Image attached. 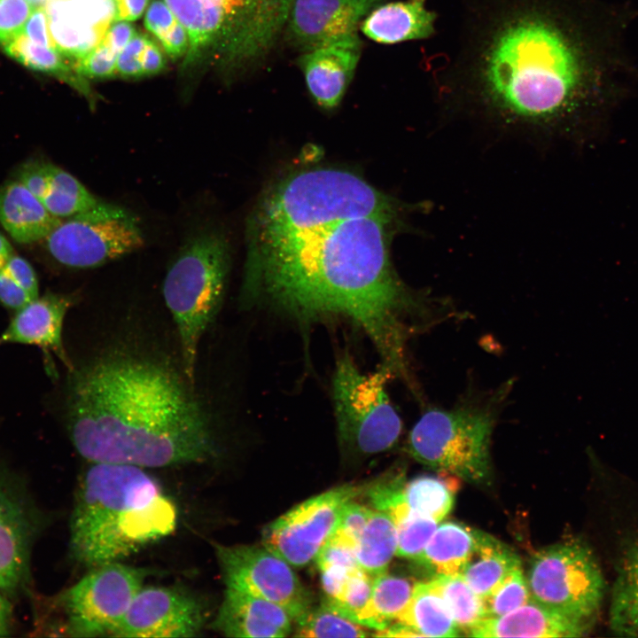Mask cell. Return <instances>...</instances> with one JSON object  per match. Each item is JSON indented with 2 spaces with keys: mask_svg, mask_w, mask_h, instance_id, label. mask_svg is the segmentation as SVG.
Wrapping results in <instances>:
<instances>
[{
  "mask_svg": "<svg viewBox=\"0 0 638 638\" xmlns=\"http://www.w3.org/2000/svg\"><path fill=\"white\" fill-rule=\"evenodd\" d=\"M54 48L73 65L95 48L114 21L113 0H48Z\"/></svg>",
  "mask_w": 638,
  "mask_h": 638,
  "instance_id": "obj_18",
  "label": "cell"
},
{
  "mask_svg": "<svg viewBox=\"0 0 638 638\" xmlns=\"http://www.w3.org/2000/svg\"><path fill=\"white\" fill-rule=\"evenodd\" d=\"M431 580L447 603L459 631L468 635L486 618L482 599L461 575L440 576Z\"/></svg>",
  "mask_w": 638,
  "mask_h": 638,
  "instance_id": "obj_32",
  "label": "cell"
},
{
  "mask_svg": "<svg viewBox=\"0 0 638 638\" xmlns=\"http://www.w3.org/2000/svg\"><path fill=\"white\" fill-rule=\"evenodd\" d=\"M230 265L224 235L203 229L184 242L165 276L163 298L175 324L185 371L193 381L199 344L220 310Z\"/></svg>",
  "mask_w": 638,
  "mask_h": 638,
  "instance_id": "obj_6",
  "label": "cell"
},
{
  "mask_svg": "<svg viewBox=\"0 0 638 638\" xmlns=\"http://www.w3.org/2000/svg\"><path fill=\"white\" fill-rule=\"evenodd\" d=\"M405 501L414 515L441 522L454 504L452 490L439 478L420 476L406 482Z\"/></svg>",
  "mask_w": 638,
  "mask_h": 638,
  "instance_id": "obj_33",
  "label": "cell"
},
{
  "mask_svg": "<svg viewBox=\"0 0 638 638\" xmlns=\"http://www.w3.org/2000/svg\"><path fill=\"white\" fill-rule=\"evenodd\" d=\"M1 343H2V342H1V340H0V344H1Z\"/></svg>",
  "mask_w": 638,
  "mask_h": 638,
  "instance_id": "obj_52",
  "label": "cell"
},
{
  "mask_svg": "<svg viewBox=\"0 0 638 638\" xmlns=\"http://www.w3.org/2000/svg\"><path fill=\"white\" fill-rule=\"evenodd\" d=\"M414 585L386 572L373 577L370 606V628L383 630L397 621L412 596Z\"/></svg>",
  "mask_w": 638,
  "mask_h": 638,
  "instance_id": "obj_30",
  "label": "cell"
},
{
  "mask_svg": "<svg viewBox=\"0 0 638 638\" xmlns=\"http://www.w3.org/2000/svg\"><path fill=\"white\" fill-rule=\"evenodd\" d=\"M45 239L54 260L75 269L105 265L142 248L145 241L133 213L101 200L61 221Z\"/></svg>",
  "mask_w": 638,
  "mask_h": 638,
  "instance_id": "obj_10",
  "label": "cell"
},
{
  "mask_svg": "<svg viewBox=\"0 0 638 638\" xmlns=\"http://www.w3.org/2000/svg\"><path fill=\"white\" fill-rule=\"evenodd\" d=\"M398 548L397 527L385 511L372 509L356 545L358 566L371 577L387 571Z\"/></svg>",
  "mask_w": 638,
  "mask_h": 638,
  "instance_id": "obj_29",
  "label": "cell"
},
{
  "mask_svg": "<svg viewBox=\"0 0 638 638\" xmlns=\"http://www.w3.org/2000/svg\"><path fill=\"white\" fill-rule=\"evenodd\" d=\"M292 620L280 606L226 587L213 628L229 637L280 638L289 635Z\"/></svg>",
  "mask_w": 638,
  "mask_h": 638,
  "instance_id": "obj_20",
  "label": "cell"
},
{
  "mask_svg": "<svg viewBox=\"0 0 638 638\" xmlns=\"http://www.w3.org/2000/svg\"><path fill=\"white\" fill-rule=\"evenodd\" d=\"M393 377L383 364L377 371L364 373L348 353L337 361L333 402L338 440L346 453L367 458L397 443L402 422L386 393Z\"/></svg>",
  "mask_w": 638,
  "mask_h": 638,
  "instance_id": "obj_8",
  "label": "cell"
},
{
  "mask_svg": "<svg viewBox=\"0 0 638 638\" xmlns=\"http://www.w3.org/2000/svg\"><path fill=\"white\" fill-rule=\"evenodd\" d=\"M505 390L484 401L427 410L410 431L408 454L438 471L476 485L488 484L491 436Z\"/></svg>",
  "mask_w": 638,
  "mask_h": 638,
  "instance_id": "obj_7",
  "label": "cell"
},
{
  "mask_svg": "<svg viewBox=\"0 0 638 638\" xmlns=\"http://www.w3.org/2000/svg\"><path fill=\"white\" fill-rule=\"evenodd\" d=\"M400 210L359 175L303 173L248 226L242 305H264L300 323L344 317L373 342L383 365L409 380L410 335L440 319L446 305L398 276L389 247Z\"/></svg>",
  "mask_w": 638,
  "mask_h": 638,
  "instance_id": "obj_1",
  "label": "cell"
},
{
  "mask_svg": "<svg viewBox=\"0 0 638 638\" xmlns=\"http://www.w3.org/2000/svg\"><path fill=\"white\" fill-rule=\"evenodd\" d=\"M354 500H352L346 505L338 528L334 533L356 548L372 509L358 503Z\"/></svg>",
  "mask_w": 638,
  "mask_h": 638,
  "instance_id": "obj_43",
  "label": "cell"
},
{
  "mask_svg": "<svg viewBox=\"0 0 638 638\" xmlns=\"http://www.w3.org/2000/svg\"><path fill=\"white\" fill-rule=\"evenodd\" d=\"M42 525L24 488L0 464V589L5 594L27 583L32 547Z\"/></svg>",
  "mask_w": 638,
  "mask_h": 638,
  "instance_id": "obj_14",
  "label": "cell"
},
{
  "mask_svg": "<svg viewBox=\"0 0 638 638\" xmlns=\"http://www.w3.org/2000/svg\"><path fill=\"white\" fill-rule=\"evenodd\" d=\"M41 201L52 215L62 219L91 208L99 199L74 176L52 164L49 185Z\"/></svg>",
  "mask_w": 638,
  "mask_h": 638,
  "instance_id": "obj_31",
  "label": "cell"
},
{
  "mask_svg": "<svg viewBox=\"0 0 638 638\" xmlns=\"http://www.w3.org/2000/svg\"><path fill=\"white\" fill-rule=\"evenodd\" d=\"M136 33L133 25L129 21H113L102 41L120 54Z\"/></svg>",
  "mask_w": 638,
  "mask_h": 638,
  "instance_id": "obj_47",
  "label": "cell"
},
{
  "mask_svg": "<svg viewBox=\"0 0 638 638\" xmlns=\"http://www.w3.org/2000/svg\"><path fill=\"white\" fill-rule=\"evenodd\" d=\"M362 42L355 33L313 49L300 58L309 92L325 108L338 105L357 66Z\"/></svg>",
  "mask_w": 638,
  "mask_h": 638,
  "instance_id": "obj_19",
  "label": "cell"
},
{
  "mask_svg": "<svg viewBox=\"0 0 638 638\" xmlns=\"http://www.w3.org/2000/svg\"><path fill=\"white\" fill-rule=\"evenodd\" d=\"M530 599L526 578L519 566L508 574L482 601L486 617L497 618L520 607Z\"/></svg>",
  "mask_w": 638,
  "mask_h": 638,
  "instance_id": "obj_38",
  "label": "cell"
},
{
  "mask_svg": "<svg viewBox=\"0 0 638 638\" xmlns=\"http://www.w3.org/2000/svg\"><path fill=\"white\" fill-rule=\"evenodd\" d=\"M395 525L398 533L396 556L416 561L436 530L438 523L410 513Z\"/></svg>",
  "mask_w": 638,
  "mask_h": 638,
  "instance_id": "obj_39",
  "label": "cell"
},
{
  "mask_svg": "<svg viewBox=\"0 0 638 638\" xmlns=\"http://www.w3.org/2000/svg\"><path fill=\"white\" fill-rule=\"evenodd\" d=\"M35 7L28 0H0V43L18 35Z\"/></svg>",
  "mask_w": 638,
  "mask_h": 638,
  "instance_id": "obj_42",
  "label": "cell"
},
{
  "mask_svg": "<svg viewBox=\"0 0 638 638\" xmlns=\"http://www.w3.org/2000/svg\"><path fill=\"white\" fill-rule=\"evenodd\" d=\"M355 549V546L333 533L315 559L319 570L327 568L351 570L359 567Z\"/></svg>",
  "mask_w": 638,
  "mask_h": 638,
  "instance_id": "obj_41",
  "label": "cell"
},
{
  "mask_svg": "<svg viewBox=\"0 0 638 638\" xmlns=\"http://www.w3.org/2000/svg\"><path fill=\"white\" fill-rule=\"evenodd\" d=\"M472 533L471 555L460 575L483 599L521 563L517 554L500 540L477 529Z\"/></svg>",
  "mask_w": 638,
  "mask_h": 638,
  "instance_id": "obj_24",
  "label": "cell"
},
{
  "mask_svg": "<svg viewBox=\"0 0 638 638\" xmlns=\"http://www.w3.org/2000/svg\"><path fill=\"white\" fill-rule=\"evenodd\" d=\"M148 36L136 33L120 52L116 63V74L124 78H141L142 56Z\"/></svg>",
  "mask_w": 638,
  "mask_h": 638,
  "instance_id": "obj_44",
  "label": "cell"
},
{
  "mask_svg": "<svg viewBox=\"0 0 638 638\" xmlns=\"http://www.w3.org/2000/svg\"><path fill=\"white\" fill-rule=\"evenodd\" d=\"M525 578L531 599L590 624L600 610L606 590L594 552L578 540L537 551L532 556Z\"/></svg>",
  "mask_w": 638,
  "mask_h": 638,
  "instance_id": "obj_9",
  "label": "cell"
},
{
  "mask_svg": "<svg viewBox=\"0 0 638 638\" xmlns=\"http://www.w3.org/2000/svg\"><path fill=\"white\" fill-rule=\"evenodd\" d=\"M5 595L6 594L0 589V637L7 636L12 626V606Z\"/></svg>",
  "mask_w": 638,
  "mask_h": 638,
  "instance_id": "obj_50",
  "label": "cell"
},
{
  "mask_svg": "<svg viewBox=\"0 0 638 638\" xmlns=\"http://www.w3.org/2000/svg\"><path fill=\"white\" fill-rule=\"evenodd\" d=\"M144 26L172 58L185 55L189 47L187 32L163 0H153L147 6Z\"/></svg>",
  "mask_w": 638,
  "mask_h": 638,
  "instance_id": "obj_36",
  "label": "cell"
},
{
  "mask_svg": "<svg viewBox=\"0 0 638 638\" xmlns=\"http://www.w3.org/2000/svg\"><path fill=\"white\" fill-rule=\"evenodd\" d=\"M176 523L175 503L144 468L93 463L71 516V554L91 567L119 562L170 534Z\"/></svg>",
  "mask_w": 638,
  "mask_h": 638,
  "instance_id": "obj_4",
  "label": "cell"
},
{
  "mask_svg": "<svg viewBox=\"0 0 638 638\" xmlns=\"http://www.w3.org/2000/svg\"><path fill=\"white\" fill-rule=\"evenodd\" d=\"M396 622L419 637H455L459 628L453 614L432 580L414 584L412 596Z\"/></svg>",
  "mask_w": 638,
  "mask_h": 638,
  "instance_id": "obj_27",
  "label": "cell"
},
{
  "mask_svg": "<svg viewBox=\"0 0 638 638\" xmlns=\"http://www.w3.org/2000/svg\"><path fill=\"white\" fill-rule=\"evenodd\" d=\"M381 0H293L285 28L305 51L356 33Z\"/></svg>",
  "mask_w": 638,
  "mask_h": 638,
  "instance_id": "obj_17",
  "label": "cell"
},
{
  "mask_svg": "<svg viewBox=\"0 0 638 638\" xmlns=\"http://www.w3.org/2000/svg\"><path fill=\"white\" fill-rule=\"evenodd\" d=\"M60 222L20 182L0 186V224L15 241L28 244L46 238Z\"/></svg>",
  "mask_w": 638,
  "mask_h": 638,
  "instance_id": "obj_23",
  "label": "cell"
},
{
  "mask_svg": "<svg viewBox=\"0 0 638 638\" xmlns=\"http://www.w3.org/2000/svg\"><path fill=\"white\" fill-rule=\"evenodd\" d=\"M363 489L346 484L300 502L264 528L263 545L292 567L308 565L336 532L346 505Z\"/></svg>",
  "mask_w": 638,
  "mask_h": 638,
  "instance_id": "obj_12",
  "label": "cell"
},
{
  "mask_svg": "<svg viewBox=\"0 0 638 638\" xmlns=\"http://www.w3.org/2000/svg\"><path fill=\"white\" fill-rule=\"evenodd\" d=\"M623 21L595 0H465L440 88L505 126L562 128L598 106L623 78Z\"/></svg>",
  "mask_w": 638,
  "mask_h": 638,
  "instance_id": "obj_2",
  "label": "cell"
},
{
  "mask_svg": "<svg viewBox=\"0 0 638 638\" xmlns=\"http://www.w3.org/2000/svg\"><path fill=\"white\" fill-rule=\"evenodd\" d=\"M609 609L615 634L638 637V539L624 548L616 566Z\"/></svg>",
  "mask_w": 638,
  "mask_h": 638,
  "instance_id": "obj_26",
  "label": "cell"
},
{
  "mask_svg": "<svg viewBox=\"0 0 638 638\" xmlns=\"http://www.w3.org/2000/svg\"><path fill=\"white\" fill-rule=\"evenodd\" d=\"M185 28L184 68H242L261 58L286 27L293 0H163Z\"/></svg>",
  "mask_w": 638,
  "mask_h": 638,
  "instance_id": "obj_5",
  "label": "cell"
},
{
  "mask_svg": "<svg viewBox=\"0 0 638 638\" xmlns=\"http://www.w3.org/2000/svg\"><path fill=\"white\" fill-rule=\"evenodd\" d=\"M201 603L183 590L142 587L112 636L193 637L205 624Z\"/></svg>",
  "mask_w": 638,
  "mask_h": 638,
  "instance_id": "obj_15",
  "label": "cell"
},
{
  "mask_svg": "<svg viewBox=\"0 0 638 638\" xmlns=\"http://www.w3.org/2000/svg\"><path fill=\"white\" fill-rule=\"evenodd\" d=\"M426 0H404L377 5L362 20L361 29L371 40L397 43L426 39L435 32L437 15Z\"/></svg>",
  "mask_w": 638,
  "mask_h": 638,
  "instance_id": "obj_22",
  "label": "cell"
},
{
  "mask_svg": "<svg viewBox=\"0 0 638 638\" xmlns=\"http://www.w3.org/2000/svg\"><path fill=\"white\" fill-rule=\"evenodd\" d=\"M590 623L570 618L530 599L497 618H486L474 627L473 637H579Z\"/></svg>",
  "mask_w": 638,
  "mask_h": 638,
  "instance_id": "obj_21",
  "label": "cell"
},
{
  "mask_svg": "<svg viewBox=\"0 0 638 638\" xmlns=\"http://www.w3.org/2000/svg\"><path fill=\"white\" fill-rule=\"evenodd\" d=\"M166 66L165 57L154 42L148 38L142 56L143 76L158 74Z\"/></svg>",
  "mask_w": 638,
  "mask_h": 638,
  "instance_id": "obj_48",
  "label": "cell"
},
{
  "mask_svg": "<svg viewBox=\"0 0 638 638\" xmlns=\"http://www.w3.org/2000/svg\"><path fill=\"white\" fill-rule=\"evenodd\" d=\"M39 296V282L32 265L12 254L0 269V305L16 312Z\"/></svg>",
  "mask_w": 638,
  "mask_h": 638,
  "instance_id": "obj_34",
  "label": "cell"
},
{
  "mask_svg": "<svg viewBox=\"0 0 638 638\" xmlns=\"http://www.w3.org/2000/svg\"><path fill=\"white\" fill-rule=\"evenodd\" d=\"M373 577L355 568L334 599L325 600L353 621L370 628V606Z\"/></svg>",
  "mask_w": 638,
  "mask_h": 638,
  "instance_id": "obj_37",
  "label": "cell"
},
{
  "mask_svg": "<svg viewBox=\"0 0 638 638\" xmlns=\"http://www.w3.org/2000/svg\"><path fill=\"white\" fill-rule=\"evenodd\" d=\"M66 370L62 418L83 458L160 468L218 455L215 417L181 353L148 334L117 335Z\"/></svg>",
  "mask_w": 638,
  "mask_h": 638,
  "instance_id": "obj_3",
  "label": "cell"
},
{
  "mask_svg": "<svg viewBox=\"0 0 638 638\" xmlns=\"http://www.w3.org/2000/svg\"><path fill=\"white\" fill-rule=\"evenodd\" d=\"M13 254L12 247L7 239L0 234V269Z\"/></svg>",
  "mask_w": 638,
  "mask_h": 638,
  "instance_id": "obj_51",
  "label": "cell"
},
{
  "mask_svg": "<svg viewBox=\"0 0 638 638\" xmlns=\"http://www.w3.org/2000/svg\"><path fill=\"white\" fill-rule=\"evenodd\" d=\"M295 636L340 638L368 636L363 626L346 617L324 600L320 606L311 609L297 624Z\"/></svg>",
  "mask_w": 638,
  "mask_h": 638,
  "instance_id": "obj_35",
  "label": "cell"
},
{
  "mask_svg": "<svg viewBox=\"0 0 638 638\" xmlns=\"http://www.w3.org/2000/svg\"><path fill=\"white\" fill-rule=\"evenodd\" d=\"M51 166L43 161L28 162L21 167L18 181L42 200L49 185Z\"/></svg>",
  "mask_w": 638,
  "mask_h": 638,
  "instance_id": "obj_45",
  "label": "cell"
},
{
  "mask_svg": "<svg viewBox=\"0 0 638 638\" xmlns=\"http://www.w3.org/2000/svg\"><path fill=\"white\" fill-rule=\"evenodd\" d=\"M76 300L77 297L70 293L48 292L39 295L14 312L0 337L1 342L38 347L43 354L45 370L51 377H56L53 356L66 370L72 365L64 346L63 328L66 315Z\"/></svg>",
  "mask_w": 638,
  "mask_h": 638,
  "instance_id": "obj_16",
  "label": "cell"
},
{
  "mask_svg": "<svg viewBox=\"0 0 638 638\" xmlns=\"http://www.w3.org/2000/svg\"><path fill=\"white\" fill-rule=\"evenodd\" d=\"M146 575L120 562L94 567L61 596L66 631L75 637L112 636Z\"/></svg>",
  "mask_w": 638,
  "mask_h": 638,
  "instance_id": "obj_11",
  "label": "cell"
},
{
  "mask_svg": "<svg viewBox=\"0 0 638 638\" xmlns=\"http://www.w3.org/2000/svg\"><path fill=\"white\" fill-rule=\"evenodd\" d=\"M20 34L34 43L54 48L50 33L48 15L44 6L33 10Z\"/></svg>",
  "mask_w": 638,
  "mask_h": 638,
  "instance_id": "obj_46",
  "label": "cell"
},
{
  "mask_svg": "<svg viewBox=\"0 0 638 638\" xmlns=\"http://www.w3.org/2000/svg\"><path fill=\"white\" fill-rule=\"evenodd\" d=\"M114 21H134L146 11L149 0H113Z\"/></svg>",
  "mask_w": 638,
  "mask_h": 638,
  "instance_id": "obj_49",
  "label": "cell"
},
{
  "mask_svg": "<svg viewBox=\"0 0 638 638\" xmlns=\"http://www.w3.org/2000/svg\"><path fill=\"white\" fill-rule=\"evenodd\" d=\"M472 549V528L455 522H445L437 526L416 562L432 578L460 575Z\"/></svg>",
  "mask_w": 638,
  "mask_h": 638,
  "instance_id": "obj_25",
  "label": "cell"
},
{
  "mask_svg": "<svg viewBox=\"0 0 638 638\" xmlns=\"http://www.w3.org/2000/svg\"><path fill=\"white\" fill-rule=\"evenodd\" d=\"M216 555L226 587L280 606L297 624L312 609L311 596L292 566L264 545H218Z\"/></svg>",
  "mask_w": 638,
  "mask_h": 638,
  "instance_id": "obj_13",
  "label": "cell"
},
{
  "mask_svg": "<svg viewBox=\"0 0 638 638\" xmlns=\"http://www.w3.org/2000/svg\"><path fill=\"white\" fill-rule=\"evenodd\" d=\"M118 56L119 53L101 40L95 48L74 64V69L84 78H109L116 74Z\"/></svg>",
  "mask_w": 638,
  "mask_h": 638,
  "instance_id": "obj_40",
  "label": "cell"
},
{
  "mask_svg": "<svg viewBox=\"0 0 638 638\" xmlns=\"http://www.w3.org/2000/svg\"><path fill=\"white\" fill-rule=\"evenodd\" d=\"M5 52L27 67L48 73L68 83L87 97L91 107L97 99L86 78L74 69L71 62L53 47L41 46L19 34L3 44Z\"/></svg>",
  "mask_w": 638,
  "mask_h": 638,
  "instance_id": "obj_28",
  "label": "cell"
}]
</instances>
